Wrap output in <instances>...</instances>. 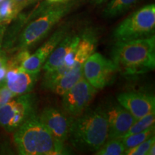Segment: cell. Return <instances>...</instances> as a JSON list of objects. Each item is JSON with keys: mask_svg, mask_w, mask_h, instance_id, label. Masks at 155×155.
<instances>
[{"mask_svg": "<svg viewBox=\"0 0 155 155\" xmlns=\"http://www.w3.org/2000/svg\"><path fill=\"white\" fill-rule=\"evenodd\" d=\"M111 61L118 72L125 75L142 74L155 68V38L116 42L111 49Z\"/></svg>", "mask_w": 155, "mask_h": 155, "instance_id": "1", "label": "cell"}, {"mask_svg": "<svg viewBox=\"0 0 155 155\" xmlns=\"http://www.w3.org/2000/svg\"><path fill=\"white\" fill-rule=\"evenodd\" d=\"M14 141L19 153L22 155L68 154L64 143L54 137L36 113L16 129Z\"/></svg>", "mask_w": 155, "mask_h": 155, "instance_id": "2", "label": "cell"}, {"mask_svg": "<svg viewBox=\"0 0 155 155\" xmlns=\"http://www.w3.org/2000/svg\"><path fill=\"white\" fill-rule=\"evenodd\" d=\"M73 119L68 138L77 150L96 152L108 139V121L105 108L98 106Z\"/></svg>", "mask_w": 155, "mask_h": 155, "instance_id": "3", "label": "cell"}, {"mask_svg": "<svg viewBox=\"0 0 155 155\" xmlns=\"http://www.w3.org/2000/svg\"><path fill=\"white\" fill-rule=\"evenodd\" d=\"M73 6L74 3L71 1L43 7L39 12L38 17L31 21L20 34L18 50H28L43 40L52 29L68 14Z\"/></svg>", "mask_w": 155, "mask_h": 155, "instance_id": "4", "label": "cell"}, {"mask_svg": "<svg viewBox=\"0 0 155 155\" xmlns=\"http://www.w3.org/2000/svg\"><path fill=\"white\" fill-rule=\"evenodd\" d=\"M155 30V5H145L129 15L113 33L116 42H126L153 36Z\"/></svg>", "mask_w": 155, "mask_h": 155, "instance_id": "5", "label": "cell"}, {"mask_svg": "<svg viewBox=\"0 0 155 155\" xmlns=\"http://www.w3.org/2000/svg\"><path fill=\"white\" fill-rule=\"evenodd\" d=\"M35 99L32 95H21L0 106V126L7 131H12L22 125L32 114H35Z\"/></svg>", "mask_w": 155, "mask_h": 155, "instance_id": "6", "label": "cell"}, {"mask_svg": "<svg viewBox=\"0 0 155 155\" xmlns=\"http://www.w3.org/2000/svg\"><path fill=\"white\" fill-rule=\"evenodd\" d=\"M117 72L114 62L99 53H93L83 66V76L96 90L109 85Z\"/></svg>", "mask_w": 155, "mask_h": 155, "instance_id": "7", "label": "cell"}, {"mask_svg": "<svg viewBox=\"0 0 155 155\" xmlns=\"http://www.w3.org/2000/svg\"><path fill=\"white\" fill-rule=\"evenodd\" d=\"M97 91L91 85L82 77L63 96V107L65 113L77 117L85 111Z\"/></svg>", "mask_w": 155, "mask_h": 155, "instance_id": "8", "label": "cell"}, {"mask_svg": "<svg viewBox=\"0 0 155 155\" xmlns=\"http://www.w3.org/2000/svg\"><path fill=\"white\" fill-rule=\"evenodd\" d=\"M69 29L68 24H65L60 27L47 41L23 62L21 67L29 72L40 73L49 55L60 42L68 33Z\"/></svg>", "mask_w": 155, "mask_h": 155, "instance_id": "9", "label": "cell"}, {"mask_svg": "<svg viewBox=\"0 0 155 155\" xmlns=\"http://www.w3.org/2000/svg\"><path fill=\"white\" fill-rule=\"evenodd\" d=\"M117 101L137 120L155 110L154 96L141 92L121 93L117 96Z\"/></svg>", "mask_w": 155, "mask_h": 155, "instance_id": "10", "label": "cell"}, {"mask_svg": "<svg viewBox=\"0 0 155 155\" xmlns=\"http://www.w3.org/2000/svg\"><path fill=\"white\" fill-rule=\"evenodd\" d=\"M108 121V139H119L124 136L137 121L129 111L119 104H110L105 109Z\"/></svg>", "mask_w": 155, "mask_h": 155, "instance_id": "11", "label": "cell"}, {"mask_svg": "<svg viewBox=\"0 0 155 155\" xmlns=\"http://www.w3.org/2000/svg\"><path fill=\"white\" fill-rule=\"evenodd\" d=\"M39 119L58 140L64 143L68 138L72 120L61 110L54 107L45 108Z\"/></svg>", "mask_w": 155, "mask_h": 155, "instance_id": "12", "label": "cell"}, {"mask_svg": "<svg viewBox=\"0 0 155 155\" xmlns=\"http://www.w3.org/2000/svg\"><path fill=\"white\" fill-rule=\"evenodd\" d=\"M81 35V33L78 35L68 33L48 58L42 66L44 71L48 72L57 68L63 63L67 54L73 48L77 47L80 42Z\"/></svg>", "mask_w": 155, "mask_h": 155, "instance_id": "13", "label": "cell"}, {"mask_svg": "<svg viewBox=\"0 0 155 155\" xmlns=\"http://www.w3.org/2000/svg\"><path fill=\"white\" fill-rule=\"evenodd\" d=\"M39 72L32 73L19 67L18 72L14 80L9 82L1 81L15 96L28 94L32 90L38 80Z\"/></svg>", "mask_w": 155, "mask_h": 155, "instance_id": "14", "label": "cell"}, {"mask_svg": "<svg viewBox=\"0 0 155 155\" xmlns=\"http://www.w3.org/2000/svg\"><path fill=\"white\" fill-rule=\"evenodd\" d=\"M82 77L83 68L77 71H70L56 81L51 86L50 90L59 96H63L65 93L72 88Z\"/></svg>", "mask_w": 155, "mask_h": 155, "instance_id": "15", "label": "cell"}, {"mask_svg": "<svg viewBox=\"0 0 155 155\" xmlns=\"http://www.w3.org/2000/svg\"><path fill=\"white\" fill-rule=\"evenodd\" d=\"M139 1V0H111L104 9V16L108 18L120 16L131 9Z\"/></svg>", "mask_w": 155, "mask_h": 155, "instance_id": "16", "label": "cell"}, {"mask_svg": "<svg viewBox=\"0 0 155 155\" xmlns=\"http://www.w3.org/2000/svg\"><path fill=\"white\" fill-rule=\"evenodd\" d=\"M22 5L14 0H4L0 2V25L8 24L16 17L22 9Z\"/></svg>", "mask_w": 155, "mask_h": 155, "instance_id": "17", "label": "cell"}, {"mask_svg": "<svg viewBox=\"0 0 155 155\" xmlns=\"http://www.w3.org/2000/svg\"><path fill=\"white\" fill-rule=\"evenodd\" d=\"M154 125L152 126L146 130L141 131V132L132 134L124 135L121 137V140L124 145L126 150L131 148V147L137 146L143 142L147 139L150 138L154 135Z\"/></svg>", "mask_w": 155, "mask_h": 155, "instance_id": "18", "label": "cell"}, {"mask_svg": "<svg viewBox=\"0 0 155 155\" xmlns=\"http://www.w3.org/2000/svg\"><path fill=\"white\" fill-rule=\"evenodd\" d=\"M126 148L121 139H108L107 141L96 152V155H121L124 154Z\"/></svg>", "mask_w": 155, "mask_h": 155, "instance_id": "19", "label": "cell"}, {"mask_svg": "<svg viewBox=\"0 0 155 155\" xmlns=\"http://www.w3.org/2000/svg\"><path fill=\"white\" fill-rule=\"evenodd\" d=\"M155 122V112L153 111L152 113L147 114V115L143 116L141 119H137L132 126L129 128V129L125 135L132 134L141 132L146 130L147 129L150 128L154 125Z\"/></svg>", "mask_w": 155, "mask_h": 155, "instance_id": "20", "label": "cell"}, {"mask_svg": "<svg viewBox=\"0 0 155 155\" xmlns=\"http://www.w3.org/2000/svg\"><path fill=\"white\" fill-rule=\"evenodd\" d=\"M155 144V137L153 135L150 138L145 140L137 146L127 149L125 150L124 154L127 155H147L150 147Z\"/></svg>", "mask_w": 155, "mask_h": 155, "instance_id": "21", "label": "cell"}, {"mask_svg": "<svg viewBox=\"0 0 155 155\" xmlns=\"http://www.w3.org/2000/svg\"><path fill=\"white\" fill-rule=\"evenodd\" d=\"M15 96H16L5 84L0 83V106L5 105Z\"/></svg>", "mask_w": 155, "mask_h": 155, "instance_id": "22", "label": "cell"}, {"mask_svg": "<svg viewBox=\"0 0 155 155\" xmlns=\"http://www.w3.org/2000/svg\"><path fill=\"white\" fill-rule=\"evenodd\" d=\"M7 71V65H4V66L0 67V82L4 80Z\"/></svg>", "mask_w": 155, "mask_h": 155, "instance_id": "23", "label": "cell"}, {"mask_svg": "<svg viewBox=\"0 0 155 155\" xmlns=\"http://www.w3.org/2000/svg\"><path fill=\"white\" fill-rule=\"evenodd\" d=\"M71 1H72V0H46V3L48 5H53V4L65 3Z\"/></svg>", "mask_w": 155, "mask_h": 155, "instance_id": "24", "label": "cell"}, {"mask_svg": "<svg viewBox=\"0 0 155 155\" xmlns=\"http://www.w3.org/2000/svg\"><path fill=\"white\" fill-rule=\"evenodd\" d=\"M15 2L19 4V5H22L23 7H25L30 2L31 0H14Z\"/></svg>", "mask_w": 155, "mask_h": 155, "instance_id": "25", "label": "cell"}, {"mask_svg": "<svg viewBox=\"0 0 155 155\" xmlns=\"http://www.w3.org/2000/svg\"><path fill=\"white\" fill-rule=\"evenodd\" d=\"M108 0H91V3L94 5H100L106 2Z\"/></svg>", "mask_w": 155, "mask_h": 155, "instance_id": "26", "label": "cell"}, {"mask_svg": "<svg viewBox=\"0 0 155 155\" xmlns=\"http://www.w3.org/2000/svg\"><path fill=\"white\" fill-rule=\"evenodd\" d=\"M155 154V145H152L148 151L147 155H154Z\"/></svg>", "mask_w": 155, "mask_h": 155, "instance_id": "27", "label": "cell"}, {"mask_svg": "<svg viewBox=\"0 0 155 155\" xmlns=\"http://www.w3.org/2000/svg\"><path fill=\"white\" fill-rule=\"evenodd\" d=\"M2 1H4V0H0V2H2Z\"/></svg>", "mask_w": 155, "mask_h": 155, "instance_id": "28", "label": "cell"}]
</instances>
